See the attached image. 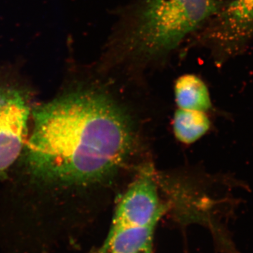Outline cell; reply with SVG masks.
<instances>
[{"mask_svg":"<svg viewBox=\"0 0 253 253\" xmlns=\"http://www.w3.org/2000/svg\"><path fill=\"white\" fill-rule=\"evenodd\" d=\"M33 93L11 73L0 75V179L21 156L29 133Z\"/></svg>","mask_w":253,"mask_h":253,"instance_id":"obj_3","label":"cell"},{"mask_svg":"<svg viewBox=\"0 0 253 253\" xmlns=\"http://www.w3.org/2000/svg\"><path fill=\"white\" fill-rule=\"evenodd\" d=\"M174 99L179 109L206 113L212 108L211 94L206 83L194 74H185L176 80Z\"/></svg>","mask_w":253,"mask_h":253,"instance_id":"obj_7","label":"cell"},{"mask_svg":"<svg viewBox=\"0 0 253 253\" xmlns=\"http://www.w3.org/2000/svg\"><path fill=\"white\" fill-rule=\"evenodd\" d=\"M164 179L165 170L154 162L145 166L121 193L110 230L157 224L168 208L163 197Z\"/></svg>","mask_w":253,"mask_h":253,"instance_id":"obj_4","label":"cell"},{"mask_svg":"<svg viewBox=\"0 0 253 253\" xmlns=\"http://www.w3.org/2000/svg\"><path fill=\"white\" fill-rule=\"evenodd\" d=\"M139 80L99 67L68 75L35 104L21 156L0 179V241L18 253H46L68 205L123 191L154 162L157 120Z\"/></svg>","mask_w":253,"mask_h":253,"instance_id":"obj_1","label":"cell"},{"mask_svg":"<svg viewBox=\"0 0 253 253\" xmlns=\"http://www.w3.org/2000/svg\"><path fill=\"white\" fill-rule=\"evenodd\" d=\"M216 34L219 40L236 42L253 33V0H235L219 18Z\"/></svg>","mask_w":253,"mask_h":253,"instance_id":"obj_5","label":"cell"},{"mask_svg":"<svg viewBox=\"0 0 253 253\" xmlns=\"http://www.w3.org/2000/svg\"><path fill=\"white\" fill-rule=\"evenodd\" d=\"M172 126L176 140L181 144L189 145L207 134L211 122L206 113L178 108L173 116Z\"/></svg>","mask_w":253,"mask_h":253,"instance_id":"obj_8","label":"cell"},{"mask_svg":"<svg viewBox=\"0 0 253 253\" xmlns=\"http://www.w3.org/2000/svg\"><path fill=\"white\" fill-rule=\"evenodd\" d=\"M156 224L110 230L104 245L95 253H139L152 246Z\"/></svg>","mask_w":253,"mask_h":253,"instance_id":"obj_6","label":"cell"},{"mask_svg":"<svg viewBox=\"0 0 253 253\" xmlns=\"http://www.w3.org/2000/svg\"><path fill=\"white\" fill-rule=\"evenodd\" d=\"M217 11V0H144L99 66L139 78L136 71L164 59Z\"/></svg>","mask_w":253,"mask_h":253,"instance_id":"obj_2","label":"cell"},{"mask_svg":"<svg viewBox=\"0 0 253 253\" xmlns=\"http://www.w3.org/2000/svg\"><path fill=\"white\" fill-rule=\"evenodd\" d=\"M139 253H153L152 246H150V247L147 248V249L143 250L142 251H141V252H139Z\"/></svg>","mask_w":253,"mask_h":253,"instance_id":"obj_9","label":"cell"}]
</instances>
